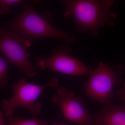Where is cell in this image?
I'll use <instances>...</instances> for the list:
<instances>
[{
  "label": "cell",
  "instance_id": "1",
  "mask_svg": "<svg viewBox=\"0 0 125 125\" xmlns=\"http://www.w3.org/2000/svg\"><path fill=\"white\" fill-rule=\"evenodd\" d=\"M34 6H24L21 13L6 24L7 29L18 33L31 42L42 38L58 39L68 45L74 42L73 36L52 26L49 23V16L36 12Z\"/></svg>",
  "mask_w": 125,
  "mask_h": 125
},
{
  "label": "cell",
  "instance_id": "2",
  "mask_svg": "<svg viewBox=\"0 0 125 125\" xmlns=\"http://www.w3.org/2000/svg\"><path fill=\"white\" fill-rule=\"evenodd\" d=\"M63 16L72 15L75 21L74 28L82 32L96 34L97 30L105 23L111 24V17L115 16L109 9L113 5L111 0H65Z\"/></svg>",
  "mask_w": 125,
  "mask_h": 125
},
{
  "label": "cell",
  "instance_id": "3",
  "mask_svg": "<svg viewBox=\"0 0 125 125\" xmlns=\"http://www.w3.org/2000/svg\"><path fill=\"white\" fill-rule=\"evenodd\" d=\"M59 80L53 77L48 83L43 85L31 83L25 78L21 79L11 85L13 94L9 99H4L1 102L2 109L5 116L7 118L11 117L16 108L23 107L31 112L33 117H37L42 112L41 103H35L36 100L49 87H58Z\"/></svg>",
  "mask_w": 125,
  "mask_h": 125
},
{
  "label": "cell",
  "instance_id": "4",
  "mask_svg": "<svg viewBox=\"0 0 125 125\" xmlns=\"http://www.w3.org/2000/svg\"><path fill=\"white\" fill-rule=\"evenodd\" d=\"M32 42L19 34L6 28L0 30V49L10 63L17 67L21 73L27 76L37 74L30 61L28 49Z\"/></svg>",
  "mask_w": 125,
  "mask_h": 125
},
{
  "label": "cell",
  "instance_id": "5",
  "mask_svg": "<svg viewBox=\"0 0 125 125\" xmlns=\"http://www.w3.org/2000/svg\"><path fill=\"white\" fill-rule=\"evenodd\" d=\"M69 45H60L54 48L51 55L36 58V66L41 70L49 69L72 76L91 74L93 71L70 54Z\"/></svg>",
  "mask_w": 125,
  "mask_h": 125
},
{
  "label": "cell",
  "instance_id": "6",
  "mask_svg": "<svg viewBox=\"0 0 125 125\" xmlns=\"http://www.w3.org/2000/svg\"><path fill=\"white\" fill-rule=\"evenodd\" d=\"M51 100L60 108L68 120L77 125H92V116L84 108V101L75 96L73 91L62 86L58 87Z\"/></svg>",
  "mask_w": 125,
  "mask_h": 125
},
{
  "label": "cell",
  "instance_id": "7",
  "mask_svg": "<svg viewBox=\"0 0 125 125\" xmlns=\"http://www.w3.org/2000/svg\"><path fill=\"white\" fill-rule=\"evenodd\" d=\"M117 80L116 73L109 65L101 62L84 85L88 96L103 104L109 102Z\"/></svg>",
  "mask_w": 125,
  "mask_h": 125
},
{
  "label": "cell",
  "instance_id": "8",
  "mask_svg": "<svg viewBox=\"0 0 125 125\" xmlns=\"http://www.w3.org/2000/svg\"><path fill=\"white\" fill-rule=\"evenodd\" d=\"M93 118L92 125H125V106L108 102Z\"/></svg>",
  "mask_w": 125,
  "mask_h": 125
},
{
  "label": "cell",
  "instance_id": "9",
  "mask_svg": "<svg viewBox=\"0 0 125 125\" xmlns=\"http://www.w3.org/2000/svg\"><path fill=\"white\" fill-rule=\"evenodd\" d=\"M6 125H48L46 121L33 117L31 119H24L16 116L8 118Z\"/></svg>",
  "mask_w": 125,
  "mask_h": 125
},
{
  "label": "cell",
  "instance_id": "10",
  "mask_svg": "<svg viewBox=\"0 0 125 125\" xmlns=\"http://www.w3.org/2000/svg\"><path fill=\"white\" fill-rule=\"evenodd\" d=\"M10 62L4 56H0V88L2 89L7 85Z\"/></svg>",
  "mask_w": 125,
  "mask_h": 125
},
{
  "label": "cell",
  "instance_id": "11",
  "mask_svg": "<svg viewBox=\"0 0 125 125\" xmlns=\"http://www.w3.org/2000/svg\"><path fill=\"white\" fill-rule=\"evenodd\" d=\"M22 2L21 0H0V13L1 14L7 13L11 6Z\"/></svg>",
  "mask_w": 125,
  "mask_h": 125
},
{
  "label": "cell",
  "instance_id": "12",
  "mask_svg": "<svg viewBox=\"0 0 125 125\" xmlns=\"http://www.w3.org/2000/svg\"><path fill=\"white\" fill-rule=\"evenodd\" d=\"M4 112L2 109L0 111V125H6V121L5 120Z\"/></svg>",
  "mask_w": 125,
  "mask_h": 125
},
{
  "label": "cell",
  "instance_id": "13",
  "mask_svg": "<svg viewBox=\"0 0 125 125\" xmlns=\"http://www.w3.org/2000/svg\"><path fill=\"white\" fill-rule=\"evenodd\" d=\"M118 96L121 100L125 101V88L122 89L118 91Z\"/></svg>",
  "mask_w": 125,
  "mask_h": 125
},
{
  "label": "cell",
  "instance_id": "14",
  "mask_svg": "<svg viewBox=\"0 0 125 125\" xmlns=\"http://www.w3.org/2000/svg\"><path fill=\"white\" fill-rule=\"evenodd\" d=\"M55 125H67L65 124H63V123H60V124H57Z\"/></svg>",
  "mask_w": 125,
  "mask_h": 125
}]
</instances>
